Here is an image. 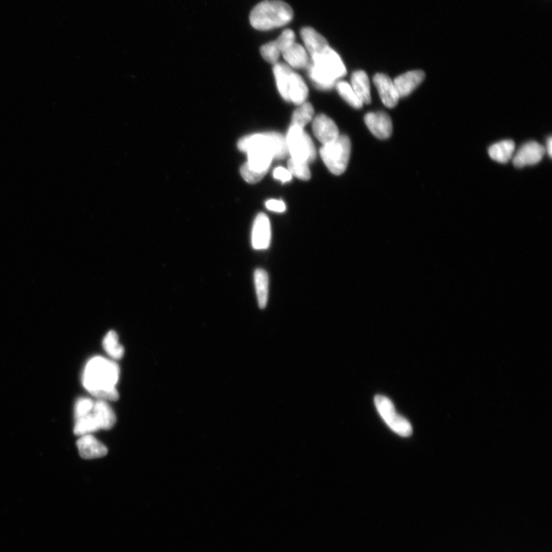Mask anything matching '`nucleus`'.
<instances>
[{"label": "nucleus", "mask_w": 552, "mask_h": 552, "mask_svg": "<svg viewBox=\"0 0 552 552\" xmlns=\"http://www.w3.org/2000/svg\"><path fill=\"white\" fill-rule=\"evenodd\" d=\"M254 282L259 308H265L268 296V275L264 269L259 268L255 271Z\"/></svg>", "instance_id": "nucleus-22"}, {"label": "nucleus", "mask_w": 552, "mask_h": 552, "mask_svg": "<svg viewBox=\"0 0 552 552\" xmlns=\"http://www.w3.org/2000/svg\"><path fill=\"white\" fill-rule=\"evenodd\" d=\"M288 170L291 175L302 179V181H308L310 178V171L308 164L295 159L290 158L288 161Z\"/></svg>", "instance_id": "nucleus-27"}, {"label": "nucleus", "mask_w": 552, "mask_h": 552, "mask_svg": "<svg viewBox=\"0 0 552 552\" xmlns=\"http://www.w3.org/2000/svg\"><path fill=\"white\" fill-rule=\"evenodd\" d=\"M286 143L288 154L295 160L313 163L316 158V150L312 138L298 126H291L287 134Z\"/></svg>", "instance_id": "nucleus-6"}, {"label": "nucleus", "mask_w": 552, "mask_h": 552, "mask_svg": "<svg viewBox=\"0 0 552 552\" xmlns=\"http://www.w3.org/2000/svg\"><path fill=\"white\" fill-rule=\"evenodd\" d=\"M103 347L106 353L116 360H119L124 356V347L119 342V335L114 331H110L103 338Z\"/></svg>", "instance_id": "nucleus-23"}, {"label": "nucleus", "mask_w": 552, "mask_h": 552, "mask_svg": "<svg viewBox=\"0 0 552 552\" xmlns=\"http://www.w3.org/2000/svg\"><path fill=\"white\" fill-rule=\"evenodd\" d=\"M260 53L262 58L268 61V63L274 65L277 63L282 54L280 47L276 39L262 46L260 48Z\"/></svg>", "instance_id": "nucleus-28"}, {"label": "nucleus", "mask_w": 552, "mask_h": 552, "mask_svg": "<svg viewBox=\"0 0 552 552\" xmlns=\"http://www.w3.org/2000/svg\"><path fill=\"white\" fill-rule=\"evenodd\" d=\"M314 114L313 106L309 102L303 103L295 110L291 126H298L304 129L310 121H313Z\"/></svg>", "instance_id": "nucleus-24"}, {"label": "nucleus", "mask_w": 552, "mask_h": 552, "mask_svg": "<svg viewBox=\"0 0 552 552\" xmlns=\"http://www.w3.org/2000/svg\"><path fill=\"white\" fill-rule=\"evenodd\" d=\"M301 36L310 58L323 53L330 47L327 39L312 27L303 28Z\"/></svg>", "instance_id": "nucleus-14"}, {"label": "nucleus", "mask_w": 552, "mask_h": 552, "mask_svg": "<svg viewBox=\"0 0 552 552\" xmlns=\"http://www.w3.org/2000/svg\"><path fill=\"white\" fill-rule=\"evenodd\" d=\"M308 90L305 81L299 74L292 72L290 75L288 86V99L289 102H293L295 105L301 106L306 101L308 98Z\"/></svg>", "instance_id": "nucleus-16"}, {"label": "nucleus", "mask_w": 552, "mask_h": 552, "mask_svg": "<svg viewBox=\"0 0 552 552\" xmlns=\"http://www.w3.org/2000/svg\"><path fill=\"white\" fill-rule=\"evenodd\" d=\"M267 209L275 213H284L286 210V206L282 200L279 199H269L266 203Z\"/></svg>", "instance_id": "nucleus-32"}, {"label": "nucleus", "mask_w": 552, "mask_h": 552, "mask_svg": "<svg viewBox=\"0 0 552 552\" xmlns=\"http://www.w3.org/2000/svg\"><path fill=\"white\" fill-rule=\"evenodd\" d=\"M77 447L81 457L86 460L101 458L108 453L107 447L91 434L81 436L77 441Z\"/></svg>", "instance_id": "nucleus-13"}, {"label": "nucleus", "mask_w": 552, "mask_h": 552, "mask_svg": "<svg viewBox=\"0 0 552 552\" xmlns=\"http://www.w3.org/2000/svg\"><path fill=\"white\" fill-rule=\"evenodd\" d=\"M515 145L512 140L495 143L489 148V155L495 161L506 164L513 157Z\"/></svg>", "instance_id": "nucleus-20"}, {"label": "nucleus", "mask_w": 552, "mask_h": 552, "mask_svg": "<svg viewBox=\"0 0 552 552\" xmlns=\"http://www.w3.org/2000/svg\"><path fill=\"white\" fill-rule=\"evenodd\" d=\"M293 10L282 0H264L251 11L250 21L254 29L267 31L284 26L291 22Z\"/></svg>", "instance_id": "nucleus-4"}, {"label": "nucleus", "mask_w": 552, "mask_h": 552, "mask_svg": "<svg viewBox=\"0 0 552 552\" xmlns=\"http://www.w3.org/2000/svg\"><path fill=\"white\" fill-rule=\"evenodd\" d=\"M315 136L323 145L333 143L339 137V130L333 119L326 115L315 117L313 123Z\"/></svg>", "instance_id": "nucleus-11"}, {"label": "nucleus", "mask_w": 552, "mask_h": 552, "mask_svg": "<svg viewBox=\"0 0 552 552\" xmlns=\"http://www.w3.org/2000/svg\"><path fill=\"white\" fill-rule=\"evenodd\" d=\"M289 67L295 68H306L309 63L308 52L305 47L295 43L282 54Z\"/></svg>", "instance_id": "nucleus-18"}, {"label": "nucleus", "mask_w": 552, "mask_h": 552, "mask_svg": "<svg viewBox=\"0 0 552 552\" xmlns=\"http://www.w3.org/2000/svg\"><path fill=\"white\" fill-rule=\"evenodd\" d=\"M273 177L276 179H279L282 183H287L292 181L293 175L288 170L279 167L275 168L273 171Z\"/></svg>", "instance_id": "nucleus-31"}, {"label": "nucleus", "mask_w": 552, "mask_h": 552, "mask_svg": "<svg viewBox=\"0 0 552 552\" xmlns=\"http://www.w3.org/2000/svg\"><path fill=\"white\" fill-rule=\"evenodd\" d=\"M307 68L310 80L321 90L331 89L347 73L339 55L331 47L310 58Z\"/></svg>", "instance_id": "nucleus-3"}, {"label": "nucleus", "mask_w": 552, "mask_h": 552, "mask_svg": "<svg viewBox=\"0 0 552 552\" xmlns=\"http://www.w3.org/2000/svg\"><path fill=\"white\" fill-rule=\"evenodd\" d=\"M375 403L379 415L393 432L404 437H410L412 435L413 428L411 423L397 413L395 405L389 398L377 395L375 398Z\"/></svg>", "instance_id": "nucleus-7"}, {"label": "nucleus", "mask_w": 552, "mask_h": 552, "mask_svg": "<svg viewBox=\"0 0 552 552\" xmlns=\"http://www.w3.org/2000/svg\"><path fill=\"white\" fill-rule=\"evenodd\" d=\"M92 413L99 425L100 429H112L116 423L115 414L112 407L105 400H99L98 402L94 403Z\"/></svg>", "instance_id": "nucleus-17"}, {"label": "nucleus", "mask_w": 552, "mask_h": 552, "mask_svg": "<svg viewBox=\"0 0 552 552\" xmlns=\"http://www.w3.org/2000/svg\"><path fill=\"white\" fill-rule=\"evenodd\" d=\"M268 172H258L252 170L248 167L247 163L241 166L240 168L241 176L248 184H257L264 178Z\"/></svg>", "instance_id": "nucleus-30"}, {"label": "nucleus", "mask_w": 552, "mask_h": 552, "mask_svg": "<svg viewBox=\"0 0 552 552\" xmlns=\"http://www.w3.org/2000/svg\"><path fill=\"white\" fill-rule=\"evenodd\" d=\"M100 430L99 425L93 415L92 412L84 417L76 420L74 433L77 436H84Z\"/></svg>", "instance_id": "nucleus-25"}, {"label": "nucleus", "mask_w": 552, "mask_h": 552, "mask_svg": "<svg viewBox=\"0 0 552 552\" xmlns=\"http://www.w3.org/2000/svg\"><path fill=\"white\" fill-rule=\"evenodd\" d=\"M94 402L89 398H80L77 400L75 406V417L77 420L80 417L88 415L93 410Z\"/></svg>", "instance_id": "nucleus-29"}, {"label": "nucleus", "mask_w": 552, "mask_h": 552, "mask_svg": "<svg viewBox=\"0 0 552 552\" xmlns=\"http://www.w3.org/2000/svg\"><path fill=\"white\" fill-rule=\"evenodd\" d=\"M238 148L248 155V167L258 172H268L273 159L282 160L288 155L286 138L278 132H266L246 136Z\"/></svg>", "instance_id": "nucleus-1"}, {"label": "nucleus", "mask_w": 552, "mask_h": 552, "mask_svg": "<svg viewBox=\"0 0 552 552\" xmlns=\"http://www.w3.org/2000/svg\"><path fill=\"white\" fill-rule=\"evenodd\" d=\"M374 83L384 105L389 108H395L400 97L393 81L388 75L378 73L375 75Z\"/></svg>", "instance_id": "nucleus-12"}, {"label": "nucleus", "mask_w": 552, "mask_h": 552, "mask_svg": "<svg viewBox=\"0 0 552 552\" xmlns=\"http://www.w3.org/2000/svg\"><path fill=\"white\" fill-rule=\"evenodd\" d=\"M336 87L338 93H339L342 98L346 101L348 105L356 109H360L363 107V102L358 99L353 88H352L351 86H350L348 82L344 81H338L336 83Z\"/></svg>", "instance_id": "nucleus-26"}, {"label": "nucleus", "mask_w": 552, "mask_h": 552, "mask_svg": "<svg viewBox=\"0 0 552 552\" xmlns=\"http://www.w3.org/2000/svg\"><path fill=\"white\" fill-rule=\"evenodd\" d=\"M425 73L415 70L406 72L393 80L400 99L411 95L423 82Z\"/></svg>", "instance_id": "nucleus-15"}, {"label": "nucleus", "mask_w": 552, "mask_h": 552, "mask_svg": "<svg viewBox=\"0 0 552 552\" xmlns=\"http://www.w3.org/2000/svg\"><path fill=\"white\" fill-rule=\"evenodd\" d=\"M351 87L363 103L371 102V86L368 76L364 71H357L351 76Z\"/></svg>", "instance_id": "nucleus-19"}, {"label": "nucleus", "mask_w": 552, "mask_h": 552, "mask_svg": "<svg viewBox=\"0 0 552 552\" xmlns=\"http://www.w3.org/2000/svg\"><path fill=\"white\" fill-rule=\"evenodd\" d=\"M351 150V141L346 135H341L333 143L323 145L320 155L331 174L341 175L346 170Z\"/></svg>", "instance_id": "nucleus-5"}, {"label": "nucleus", "mask_w": 552, "mask_h": 552, "mask_svg": "<svg viewBox=\"0 0 552 552\" xmlns=\"http://www.w3.org/2000/svg\"><path fill=\"white\" fill-rule=\"evenodd\" d=\"M545 151H547V153L550 157H551L552 154V139L551 137H549L548 141L546 143V149Z\"/></svg>", "instance_id": "nucleus-33"}, {"label": "nucleus", "mask_w": 552, "mask_h": 552, "mask_svg": "<svg viewBox=\"0 0 552 552\" xmlns=\"http://www.w3.org/2000/svg\"><path fill=\"white\" fill-rule=\"evenodd\" d=\"M119 375L120 369L115 362L95 357L86 364L82 382L94 397L115 402L119 398V391L115 388Z\"/></svg>", "instance_id": "nucleus-2"}, {"label": "nucleus", "mask_w": 552, "mask_h": 552, "mask_svg": "<svg viewBox=\"0 0 552 552\" xmlns=\"http://www.w3.org/2000/svg\"><path fill=\"white\" fill-rule=\"evenodd\" d=\"M364 122L373 135L379 139H388L392 135V121L390 116L385 112L368 113L364 117Z\"/></svg>", "instance_id": "nucleus-10"}, {"label": "nucleus", "mask_w": 552, "mask_h": 552, "mask_svg": "<svg viewBox=\"0 0 552 552\" xmlns=\"http://www.w3.org/2000/svg\"><path fill=\"white\" fill-rule=\"evenodd\" d=\"M271 235V224L268 217L264 213L258 214L252 231V245L255 250H267L270 246Z\"/></svg>", "instance_id": "nucleus-8"}, {"label": "nucleus", "mask_w": 552, "mask_h": 552, "mask_svg": "<svg viewBox=\"0 0 552 552\" xmlns=\"http://www.w3.org/2000/svg\"><path fill=\"white\" fill-rule=\"evenodd\" d=\"M545 148L536 141H530L522 145L513 158L515 167L522 168L526 166L540 163L545 155Z\"/></svg>", "instance_id": "nucleus-9"}, {"label": "nucleus", "mask_w": 552, "mask_h": 552, "mask_svg": "<svg viewBox=\"0 0 552 552\" xmlns=\"http://www.w3.org/2000/svg\"><path fill=\"white\" fill-rule=\"evenodd\" d=\"M293 69L288 66L282 63H276L274 65L273 73L275 75L276 84L279 92L284 100L289 102L288 99V86L290 75H291Z\"/></svg>", "instance_id": "nucleus-21"}]
</instances>
